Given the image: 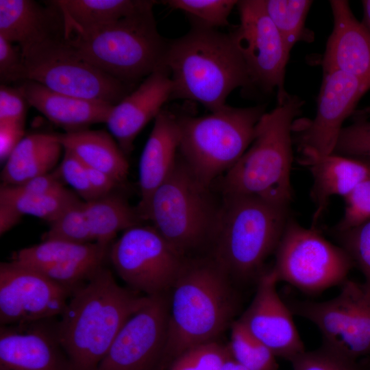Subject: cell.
<instances>
[{"instance_id":"277c9868","label":"cell","mask_w":370,"mask_h":370,"mask_svg":"<svg viewBox=\"0 0 370 370\" xmlns=\"http://www.w3.org/2000/svg\"><path fill=\"white\" fill-rule=\"evenodd\" d=\"M304 101L288 95L259 120L254 138L222 179L223 195H247L288 206L293 199L292 132Z\"/></svg>"},{"instance_id":"c3c4849f","label":"cell","mask_w":370,"mask_h":370,"mask_svg":"<svg viewBox=\"0 0 370 370\" xmlns=\"http://www.w3.org/2000/svg\"><path fill=\"white\" fill-rule=\"evenodd\" d=\"M367 362L365 363V366H361L362 370H370V357L365 359Z\"/></svg>"},{"instance_id":"74e56055","label":"cell","mask_w":370,"mask_h":370,"mask_svg":"<svg viewBox=\"0 0 370 370\" xmlns=\"http://www.w3.org/2000/svg\"><path fill=\"white\" fill-rule=\"evenodd\" d=\"M345 210L336 232L350 230L370 220V177L359 183L346 196Z\"/></svg>"},{"instance_id":"ab89813d","label":"cell","mask_w":370,"mask_h":370,"mask_svg":"<svg viewBox=\"0 0 370 370\" xmlns=\"http://www.w3.org/2000/svg\"><path fill=\"white\" fill-rule=\"evenodd\" d=\"M64 151L63 158L56 168L63 182L71 186L84 201L98 198L90 184L86 165L71 151Z\"/></svg>"},{"instance_id":"f546056e","label":"cell","mask_w":370,"mask_h":370,"mask_svg":"<svg viewBox=\"0 0 370 370\" xmlns=\"http://www.w3.org/2000/svg\"><path fill=\"white\" fill-rule=\"evenodd\" d=\"M264 4L289 51L299 41L311 40L312 36L308 34L305 22L312 1L264 0Z\"/></svg>"},{"instance_id":"816d5d0a","label":"cell","mask_w":370,"mask_h":370,"mask_svg":"<svg viewBox=\"0 0 370 370\" xmlns=\"http://www.w3.org/2000/svg\"><path fill=\"white\" fill-rule=\"evenodd\" d=\"M365 160L368 161L369 163L370 164V160Z\"/></svg>"},{"instance_id":"bcb514c9","label":"cell","mask_w":370,"mask_h":370,"mask_svg":"<svg viewBox=\"0 0 370 370\" xmlns=\"http://www.w3.org/2000/svg\"><path fill=\"white\" fill-rule=\"evenodd\" d=\"M22 215L12 206L0 203V234L3 235L21 221Z\"/></svg>"},{"instance_id":"5b68a950","label":"cell","mask_w":370,"mask_h":370,"mask_svg":"<svg viewBox=\"0 0 370 370\" xmlns=\"http://www.w3.org/2000/svg\"><path fill=\"white\" fill-rule=\"evenodd\" d=\"M288 208L254 196L223 195L211 241L212 259L230 277H259L281 240Z\"/></svg>"},{"instance_id":"836d02e7","label":"cell","mask_w":370,"mask_h":370,"mask_svg":"<svg viewBox=\"0 0 370 370\" xmlns=\"http://www.w3.org/2000/svg\"><path fill=\"white\" fill-rule=\"evenodd\" d=\"M49 230L42 240L60 239L78 243H94L84 210V201H79L64 210L49 223Z\"/></svg>"},{"instance_id":"484cf974","label":"cell","mask_w":370,"mask_h":370,"mask_svg":"<svg viewBox=\"0 0 370 370\" xmlns=\"http://www.w3.org/2000/svg\"><path fill=\"white\" fill-rule=\"evenodd\" d=\"M51 3L58 10L64 38L94 29L139 11L153 8L151 0H58Z\"/></svg>"},{"instance_id":"603a6c76","label":"cell","mask_w":370,"mask_h":370,"mask_svg":"<svg viewBox=\"0 0 370 370\" xmlns=\"http://www.w3.org/2000/svg\"><path fill=\"white\" fill-rule=\"evenodd\" d=\"M58 36H64L63 27L53 5L45 8L32 0L0 1V36L16 44L22 53Z\"/></svg>"},{"instance_id":"7402d4cb","label":"cell","mask_w":370,"mask_h":370,"mask_svg":"<svg viewBox=\"0 0 370 370\" xmlns=\"http://www.w3.org/2000/svg\"><path fill=\"white\" fill-rule=\"evenodd\" d=\"M180 140L178 116L162 110L139 160L138 184L140 200L136 206L140 215L153 193L164 182L176 163Z\"/></svg>"},{"instance_id":"2e32d148","label":"cell","mask_w":370,"mask_h":370,"mask_svg":"<svg viewBox=\"0 0 370 370\" xmlns=\"http://www.w3.org/2000/svg\"><path fill=\"white\" fill-rule=\"evenodd\" d=\"M72 293L37 270L11 260L0 264V324L59 317Z\"/></svg>"},{"instance_id":"ac0fdd59","label":"cell","mask_w":370,"mask_h":370,"mask_svg":"<svg viewBox=\"0 0 370 370\" xmlns=\"http://www.w3.org/2000/svg\"><path fill=\"white\" fill-rule=\"evenodd\" d=\"M110 245L47 239L17 251L12 260L37 270L73 293L104 265Z\"/></svg>"},{"instance_id":"44dd1931","label":"cell","mask_w":370,"mask_h":370,"mask_svg":"<svg viewBox=\"0 0 370 370\" xmlns=\"http://www.w3.org/2000/svg\"><path fill=\"white\" fill-rule=\"evenodd\" d=\"M333 29L322 60L323 71H340L370 85V33L354 15L349 3L332 0Z\"/></svg>"},{"instance_id":"b9f144b4","label":"cell","mask_w":370,"mask_h":370,"mask_svg":"<svg viewBox=\"0 0 370 370\" xmlns=\"http://www.w3.org/2000/svg\"><path fill=\"white\" fill-rule=\"evenodd\" d=\"M64 183L56 169L20 184L14 186L1 185L0 190L14 195H35L60 190L64 187Z\"/></svg>"},{"instance_id":"d4e9b609","label":"cell","mask_w":370,"mask_h":370,"mask_svg":"<svg viewBox=\"0 0 370 370\" xmlns=\"http://www.w3.org/2000/svg\"><path fill=\"white\" fill-rule=\"evenodd\" d=\"M308 166L313 184L311 196L315 204L314 227L335 195L344 197L359 183L370 177L368 161L333 153L326 156L302 157Z\"/></svg>"},{"instance_id":"9c48e42d","label":"cell","mask_w":370,"mask_h":370,"mask_svg":"<svg viewBox=\"0 0 370 370\" xmlns=\"http://www.w3.org/2000/svg\"><path fill=\"white\" fill-rule=\"evenodd\" d=\"M26 80L61 94L114 106L132 90L80 57L64 36L45 40L22 53Z\"/></svg>"},{"instance_id":"ba28073f","label":"cell","mask_w":370,"mask_h":370,"mask_svg":"<svg viewBox=\"0 0 370 370\" xmlns=\"http://www.w3.org/2000/svg\"><path fill=\"white\" fill-rule=\"evenodd\" d=\"M220 204L188 169L178 153L171 173L140 212L180 254L212 241Z\"/></svg>"},{"instance_id":"8d00e7d4","label":"cell","mask_w":370,"mask_h":370,"mask_svg":"<svg viewBox=\"0 0 370 370\" xmlns=\"http://www.w3.org/2000/svg\"><path fill=\"white\" fill-rule=\"evenodd\" d=\"M343 247L358 267L370 290V220L350 230L336 232Z\"/></svg>"},{"instance_id":"f1b7e54d","label":"cell","mask_w":370,"mask_h":370,"mask_svg":"<svg viewBox=\"0 0 370 370\" xmlns=\"http://www.w3.org/2000/svg\"><path fill=\"white\" fill-rule=\"evenodd\" d=\"M84 210L94 243L110 245L117 233L138 225L137 208L112 193L84 201Z\"/></svg>"},{"instance_id":"7a4b0ae2","label":"cell","mask_w":370,"mask_h":370,"mask_svg":"<svg viewBox=\"0 0 370 370\" xmlns=\"http://www.w3.org/2000/svg\"><path fill=\"white\" fill-rule=\"evenodd\" d=\"M165 65L171 100L194 101L210 112L224 107L235 89L252 86L231 34L196 22L185 35L169 41Z\"/></svg>"},{"instance_id":"ffe728a7","label":"cell","mask_w":370,"mask_h":370,"mask_svg":"<svg viewBox=\"0 0 370 370\" xmlns=\"http://www.w3.org/2000/svg\"><path fill=\"white\" fill-rule=\"evenodd\" d=\"M171 94L169 73L167 69H162L144 79L112 107L105 123L125 155L132 151L139 132L171 100Z\"/></svg>"},{"instance_id":"ee69618b","label":"cell","mask_w":370,"mask_h":370,"mask_svg":"<svg viewBox=\"0 0 370 370\" xmlns=\"http://www.w3.org/2000/svg\"><path fill=\"white\" fill-rule=\"evenodd\" d=\"M25 123H0V160L5 163L25 136Z\"/></svg>"},{"instance_id":"7bdbcfd3","label":"cell","mask_w":370,"mask_h":370,"mask_svg":"<svg viewBox=\"0 0 370 370\" xmlns=\"http://www.w3.org/2000/svg\"><path fill=\"white\" fill-rule=\"evenodd\" d=\"M27 100L18 88L1 84L0 87V123H25Z\"/></svg>"},{"instance_id":"6da1fadb","label":"cell","mask_w":370,"mask_h":370,"mask_svg":"<svg viewBox=\"0 0 370 370\" xmlns=\"http://www.w3.org/2000/svg\"><path fill=\"white\" fill-rule=\"evenodd\" d=\"M148 298L118 284L105 266L76 289L58 323L74 370H96L123 325Z\"/></svg>"},{"instance_id":"d590c367","label":"cell","mask_w":370,"mask_h":370,"mask_svg":"<svg viewBox=\"0 0 370 370\" xmlns=\"http://www.w3.org/2000/svg\"><path fill=\"white\" fill-rule=\"evenodd\" d=\"M352 123L343 127L334 153L345 156L370 160V118L354 112Z\"/></svg>"},{"instance_id":"7dc6e473","label":"cell","mask_w":370,"mask_h":370,"mask_svg":"<svg viewBox=\"0 0 370 370\" xmlns=\"http://www.w3.org/2000/svg\"><path fill=\"white\" fill-rule=\"evenodd\" d=\"M362 5L363 8V19L361 23L370 33V0L362 1Z\"/></svg>"},{"instance_id":"83f0119b","label":"cell","mask_w":370,"mask_h":370,"mask_svg":"<svg viewBox=\"0 0 370 370\" xmlns=\"http://www.w3.org/2000/svg\"><path fill=\"white\" fill-rule=\"evenodd\" d=\"M62 149L56 134L36 133L25 136L4 163L1 184L18 185L53 171Z\"/></svg>"},{"instance_id":"30bf717a","label":"cell","mask_w":370,"mask_h":370,"mask_svg":"<svg viewBox=\"0 0 370 370\" xmlns=\"http://www.w3.org/2000/svg\"><path fill=\"white\" fill-rule=\"evenodd\" d=\"M275 253L272 269L278 282L309 293L342 284L354 266L343 247L326 240L314 227L306 228L291 218Z\"/></svg>"},{"instance_id":"1f68e13d","label":"cell","mask_w":370,"mask_h":370,"mask_svg":"<svg viewBox=\"0 0 370 370\" xmlns=\"http://www.w3.org/2000/svg\"><path fill=\"white\" fill-rule=\"evenodd\" d=\"M228 347L232 358L247 370H278L276 356L238 321L231 325Z\"/></svg>"},{"instance_id":"5bb4252c","label":"cell","mask_w":370,"mask_h":370,"mask_svg":"<svg viewBox=\"0 0 370 370\" xmlns=\"http://www.w3.org/2000/svg\"><path fill=\"white\" fill-rule=\"evenodd\" d=\"M169 310L164 295L149 296L120 330L96 370H160Z\"/></svg>"},{"instance_id":"d6986e66","label":"cell","mask_w":370,"mask_h":370,"mask_svg":"<svg viewBox=\"0 0 370 370\" xmlns=\"http://www.w3.org/2000/svg\"><path fill=\"white\" fill-rule=\"evenodd\" d=\"M58 323L54 317L1 325L0 370H74Z\"/></svg>"},{"instance_id":"cb8c5ba5","label":"cell","mask_w":370,"mask_h":370,"mask_svg":"<svg viewBox=\"0 0 370 370\" xmlns=\"http://www.w3.org/2000/svg\"><path fill=\"white\" fill-rule=\"evenodd\" d=\"M18 88L28 104L66 132L86 130L92 124L105 123L113 106L56 92L32 80L21 82Z\"/></svg>"},{"instance_id":"9a60e30c","label":"cell","mask_w":370,"mask_h":370,"mask_svg":"<svg viewBox=\"0 0 370 370\" xmlns=\"http://www.w3.org/2000/svg\"><path fill=\"white\" fill-rule=\"evenodd\" d=\"M369 88L368 84L344 72L323 71L314 117L293 125L302 157L334 153L343 123Z\"/></svg>"},{"instance_id":"4316f807","label":"cell","mask_w":370,"mask_h":370,"mask_svg":"<svg viewBox=\"0 0 370 370\" xmlns=\"http://www.w3.org/2000/svg\"><path fill=\"white\" fill-rule=\"evenodd\" d=\"M63 147L86 166L110 175L119 184L128 175L129 164L125 154L105 131L82 130L56 134Z\"/></svg>"},{"instance_id":"52a82bcc","label":"cell","mask_w":370,"mask_h":370,"mask_svg":"<svg viewBox=\"0 0 370 370\" xmlns=\"http://www.w3.org/2000/svg\"><path fill=\"white\" fill-rule=\"evenodd\" d=\"M265 112L264 106L225 105L205 116H178L179 156L195 177L210 187L250 146Z\"/></svg>"},{"instance_id":"7c38bea8","label":"cell","mask_w":370,"mask_h":370,"mask_svg":"<svg viewBox=\"0 0 370 370\" xmlns=\"http://www.w3.org/2000/svg\"><path fill=\"white\" fill-rule=\"evenodd\" d=\"M108 258L128 288L147 296L171 289L186 260L151 225H135L114 241Z\"/></svg>"},{"instance_id":"f907efd6","label":"cell","mask_w":370,"mask_h":370,"mask_svg":"<svg viewBox=\"0 0 370 370\" xmlns=\"http://www.w3.org/2000/svg\"><path fill=\"white\" fill-rule=\"evenodd\" d=\"M235 370H247V369L237 362Z\"/></svg>"},{"instance_id":"8fae6325","label":"cell","mask_w":370,"mask_h":370,"mask_svg":"<svg viewBox=\"0 0 370 370\" xmlns=\"http://www.w3.org/2000/svg\"><path fill=\"white\" fill-rule=\"evenodd\" d=\"M287 304L316 325L325 348L356 362L370 357V290L364 283L347 279L332 299Z\"/></svg>"},{"instance_id":"e0dca14e","label":"cell","mask_w":370,"mask_h":370,"mask_svg":"<svg viewBox=\"0 0 370 370\" xmlns=\"http://www.w3.org/2000/svg\"><path fill=\"white\" fill-rule=\"evenodd\" d=\"M272 268L258 278L254 297L237 320L276 357L291 361L305 351L293 319V313L279 295Z\"/></svg>"},{"instance_id":"d6a6232c","label":"cell","mask_w":370,"mask_h":370,"mask_svg":"<svg viewBox=\"0 0 370 370\" xmlns=\"http://www.w3.org/2000/svg\"><path fill=\"white\" fill-rule=\"evenodd\" d=\"M163 2L172 9L187 13L196 23L217 29L229 25V16L238 1L167 0Z\"/></svg>"},{"instance_id":"3957f363","label":"cell","mask_w":370,"mask_h":370,"mask_svg":"<svg viewBox=\"0 0 370 370\" xmlns=\"http://www.w3.org/2000/svg\"><path fill=\"white\" fill-rule=\"evenodd\" d=\"M230 278L213 259L186 261L171 288L163 365L227 328L236 308Z\"/></svg>"},{"instance_id":"f35d334b","label":"cell","mask_w":370,"mask_h":370,"mask_svg":"<svg viewBox=\"0 0 370 370\" xmlns=\"http://www.w3.org/2000/svg\"><path fill=\"white\" fill-rule=\"evenodd\" d=\"M293 370H362L358 362L349 360L321 346L304 351L290 361Z\"/></svg>"},{"instance_id":"4fadbf2b","label":"cell","mask_w":370,"mask_h":370,"mask_svg":"<svg viewBox=\"0 0 370 370\" xmlns=\"http://www.w3.org/2000/svg\"><path fill=\"white\" fill-rule=\"evenodd\" d=\"M240 23L230 33L245 63L252 86L269 93L278 103L288 93L284 87L291 51L268 15L264 0L238 1Z\"/></svg>"},{"instance_id":"8992f818","label":"cell","mask_w":370,"mask_h":370,"mask_svg":"<svg viewBox=\"0 0 370 370\" xmlns=\"http://www.w3.org/2000/svg\"><path fill=\"white\" fill-rule=\"evenodd\" d=\"M64 39L84 60L132 86L166 69L169 41L158 30L153 8Z\"/></svg>"},{"instance_id":"60d3db41","label":"cell","mask_w":370,"mask_h":370,"mask_svg":"<svg viewBox=\"0 0 370 370\" xmlns=\"http://www.w3.org/2000/svg\"><path fill=\"white\" fill-rule=\"evenodd\" d=\"M0 79L3 82L26 80L25 66L21 51L0 36Z\"/></svg>"},{"instance_id":"4dcf8cb0","label":"cell","mask_w":370,"mask_h":370,"mask_svg":"<svg viewBox=\"0 0 370 370\" xmlns=\"http://www.w3.org/2000/svg\"><path fill=\"white\" fill-rule=\"evenodd\" d=\"M79 201L76 193L66 188L35 195H14L0 190V203L10 204L22 216H34L49 223Z\"/></svg>"},{"instance_id":"681fc988","label":"cell","mask_w":370,"mask_h":370,"mask_svg":"<svg viewBox=\"0 0 370 370\" xmlns=\"http://www.w3.org/2000/svg\"><path fill=\"white\" fill-rule=\"evenodd\" d=\"M361 113L370 116V106L364 108L362 110H359Z\"/></svg>"},{"instance_id":"f6af8a7d","label":"cell","mask_w":370,"mask_h":370,"mask_svg":"<svg viewBox=\"0 0 370 370\" xmlns=\"http://www.w3.org/2000/svg\"><path fill=\"white\" fill-rule=\"evenodd\" d=\"M86 169L90 184L98 198L112 193V190L119 184L101 171L88 166H86Z\"/></svg>"},{"instance_id":"e575fe53","label":"cell","mask_w":370,"mask_h":370,"mask_svg":"<svg viewBox=\"0 0 370 370\" xmlns=\"http://www.w3.org/2000/svg\"><path fill=\"white\" fill-rule=\"evenodd\" d=\"M231 357L228 345L212 341L182 353L171 362L170 370H220Z\"/></svg>"}]
</instances>
